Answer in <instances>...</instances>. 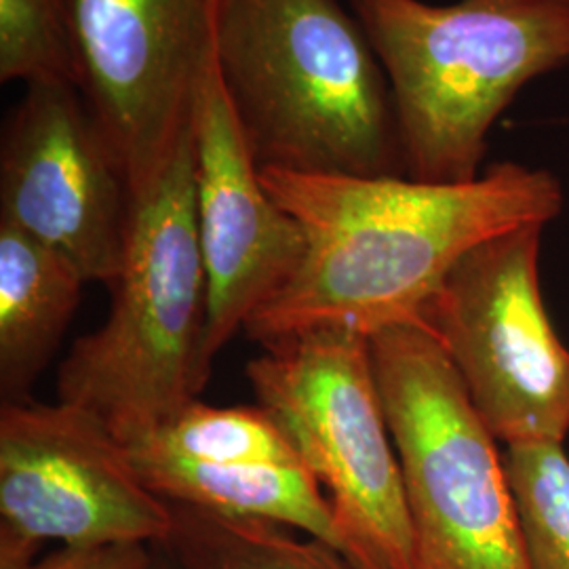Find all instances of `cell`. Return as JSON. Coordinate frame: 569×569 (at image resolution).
Wrapping results in <instances>:
<instances>
[{
	"instance_id": "6da1fadb",
	"label": "cell",
	"mask_w": 569,
	"mask_h": 569,
	"mask_svg": "<svg viewBox=\"0 0 569 569\" xmlns=\"http://www.w3.org/2000/svg\"><path fill=\"white\" fill-rule=\"evenodd\" d=\"M262 182L306 239L293 279L244 326L262 346L319 329L373 338L395 327H422L428 306L468 251L545 226L563 207L552 173L517 163L493 164L465 183L274 167H262Z\"/></svg>"
},
{
	"instance_id": "7a4b0ae2",
	"label": "cell",
	"mask_w": 569,
	"mask_h": 569,
	"mask_svg": "<svg viewBox=\"0 0 569 569\" xmlns=\"http://www.w3.org/2000/svg\"><path fill=\"white\" fill-rule=\"evenodd\" d=\"M213 58L260 167L407 178L387 72L340 0H220Z\"/></svg>"
},
{
	"instance_id": "3957f363",
	"label": "cell",
	"mask_w": 569,
	"mask_h": 569,
	"mask_svg": "<svg viewBox=\"0 0 569 569\" xmlns=\"http://www.w3.org/2000/svg\"><path fill=\"white\" fill-rule=\"evenodd\" d=\"M112 308L60 366L58 401L96 413L124 446L199 399L207 270L192 127L161 173L133 194Z\"/></svg>"
},
{
	"instance_id": "277c9868",
	"label": "cell",
	"mask_w": 569,
	"mask_h": 569,
	"mask_svg": "<svg viewBox=\"0 0 569 569\" xmlns=\"http://www.w3.org/2000/svg\"><path fill=\"white\" fill-rule=\"evenodd\" d=\"M387 72L407 178L477 180L493 121L569 63V0H348Z\"/></svg>"
},
{
	"instance_id": "5b68a950",
	"label": "cell",
	"mask_w": 569,
	"mask_h": 569,
	"mask_svg": "<svg viewBox=\"0 0 569 569\" xmlns=\"http://www.w3.org/2000/svg\"><path fill=\"white\" fill-rule=\"evenodd\" d=\"M403 470L416 569H529L505 458L441 345L422 327L371 338Z\"/></svg>"
},
{
	"instance_id": "8992f818",
	"label": "cell",
	"mask_w": 569,
	"mask_h": 569,
	"mask_svg": "<svg viewBox=\"0 0 569 569\" xmlns=\"http://www.w3.org/2000/svg\"><path fill=\"white\" fill-rule=\"evenodd\" d=\"M253 392L326 491L355 569H416L403 470L380 397L371 338L319 329L264 345Z\"/></svg>"
},
{
	"instance_id": "52a82bcc",
	"label": "cell",
	"mask_w": 569,
	"mask_h": 569,
	"mask_svg": "<svg viewBox=\"0 0 569 569\" xmlns=\"http://www.w3.org/2000/svg\"><path fill=\"white\" fill-rule=\"evenodd\" d=\"M542 228L526 226L468 251L422 317L507 448L563 443L569 435V348L540 291Z\"/></svg>"
},
{
	"instance_id": "ba28073f",
	"label": "cell",
	"mask_w": 569,
	"mask_h": 569,
	"mask_svg": "<svg viewBox=\"0 0 569 569\" xmlns=\"http://www.w3.org/2000/svg\"><path fill=\"white\" fill-rule=\"evenodd\" d=\"M173 510L146 488L102 420L72 403L0 409V569H34L44 542L161 547Z\"/></svg>"
},
{
	"instance_id": "9c48e42d",
	"label": "cell",
	"mask_w": 569,
	"mask_h": 569,
	"mask_svg": "<svg viewBox=\"0 0 569 569\" xmlns=\"http://www.w3.org/2000/svg\"><path fill=\"white\" fill-rule=\"evenodd\" d=\"M220 0H70L79 89L133 194L192 127Z\"/></svg>"
},
{
	"instance_id": "30bf717a",
	"label": "cell",
	"mask_w": 569,
	"mask_h": 569,
	"mask_svg": "<svg viewBox=\"0 0 569 569\" xmlns=\"http://www.w3.org/2000/svg\"><path fill=\"white\" fill-rule=\"evenodd\" d=\"M133 204L127 171L77 82L26 84L2 129L0 222L112 284Z\"/></svg>"
},
{
	"instance_id": "8fae6325",
	"label": "cell",
	"mask_w": 569,
	"mask_h": 569,
	"mask_svg": "<svg viewBox=\"0 0 569 569\" xmlns=\"http://www.w3.org/2000/svg\"><path fill=\"white\" fill-rule=\"evenodd\" d=\"M197 213L207 270L203 363L272 302L302 264L305 232L272 199L216 68L204 72L194 114Z\"/></svg>"
},
{
	"instance_id": "7c38bea8",
	"label": "cell",
	"mask_w": 569,
	"mask_h": 569,
	"mask_svg": "<svg viewBox=\"0 0 569 569\" xmlns=\"http://www.w3.org/2000/svg\"><path fill=\"white\" fill-rule=\"evenodd\" d=\"M124 448L143 486L169 505L300 529L340 552L326 491L266 407L197 399Z\"/></svg>"
},
{
	"instance_id": "4fadbf2b",
	"label": "cell",
	"mask_w": 569,
	"mask_h": 569,
	"mask_svg": "<svg viewBox=\"0 0 569 569\" xmlns=\"http://www.w3.org/2000/svg\"><path fill=\"white\" fill-rule=\"evenodd\" d=\"M81 272L58 251L0 222V390L4 403L28 390L56 355L81 305Z\"/></svg>"
},
{
	"instance_id": "5bb4252c",
	"label": "cell",
	"mask_w": 569,
	"mask_h": 569,
	"mask_svg": "<svg viewBox=\"0 0 569 569\" xmlns=\"http://www.w3.org/2000/svg\"><path fill=\"white\" fill-rule=\"evenodd\" d=\"M173 528L161 545L173 569H355L326 542L287 528L171 505Z\"/></svg>"
},
{
	"instance_id": "9a60e30c",
	"label": "cell",
	"mask_w": 569,
	"mask_h": 569,
	"mask_svg": "<svg viewBox=\"0 0 569 569\" xmlns=\"http://www.w3.org/2000/svg\"><path fill=\"white\" fill-rule=\"evenodd\" d=\"M505 467L529 569H569V458L563 443L512 446Z\"/></svg>"
},
{
	"instance_id": "2e32d148",
	"label": "cell",
	"mask_w": 569,
	"mask_h": 569,
	"mask_svg": "<svg viewBox=\"0 0 569 569\" xmlns=\"http://www.w3.org/2000/svg\"><path fill=\"white\" fill-rule=\"evenodd\" d=\"M0 81L79 84L70 0H0Z\"/></svg>"
},
{
	"instance_id": "e0dca14e",
	"label": "cell",
	"mask_w": 569,
	"mask_h": 569,
	"mask_svg": "<svg viewBox=\"0 0 569 569\" xmlns=\"http://www.w3.org/2000/svg\"><path fill=\"white\" fill-rule=\"evenodd\" d=\"M157 547L108 545V547H61L44 557L34 569H148Z\"/></svg>"
},
{
	"instance_id": "ac0fdd59",
	"label": "cell",
	"mask_w": 569,
	"mask_h": 569,
	"mask_svg": "<svg viewBox=\"0 0 569 569\" xmlns=\"http://www.w3.org/2000/svg\"><path fill=\"white\" fill-rule=\"evenodd\" d=\"M157 549H161V547H157ZM148 569H173L171 568V563H169V559H167V555H164L163 550H161V555H159V550L154 552V559H152V566Z\"/></svg>"
}]
</instances>
